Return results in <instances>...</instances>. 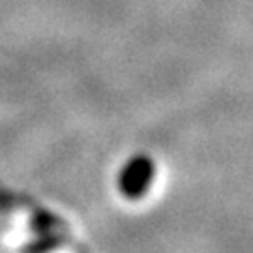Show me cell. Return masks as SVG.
Returning <instances> with one entry per match:
<instances>
[{
    "instance_id": "6da1fadb",
    "label": "cell",
    "mask_w": 253,
    "mask_h": 253,
    "mask_svg": "<svg viewBox=\"0 0 253 253\" xmlns=\"http://www.w3.org/2000/svg\"><path fill=\"white\" fill-rule=\"evenodd\" d=\"M156 180V162L145 152H135L120 165L117 172V190L127 201L143 199Z\"/></svg>"
}]
</instances>
